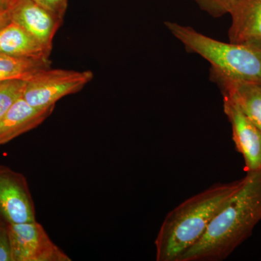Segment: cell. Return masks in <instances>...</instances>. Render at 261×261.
<instances>
[{"instance_id":"cell-1","label":"cell","mask_w":261,"mask_h":261,"mask_svg":"<svg viewBox=\"0 0 261 261\" xmlns=\"http://www.w3.org/2000/svg\"><path fill=\"white\" fill-rule=\"evenodd\" d=\"M261 221V168L247 173L243 186L178 261H221L251 236Z\"/></svg>"},{"instance_id":"cell-2","label":"cell","mask_w":261,"mask_h":261,"mask_svg":"<svg viewBox=\"0 0 261 261\" xmlns=\"http://www.w3.org/2000/svg\"><path fill=\"white\" fill-rule=\"evenodd\" d=\"M244 182L245 177L213 185L170 211L154 241L156 260L178 261L200 240L215 216L240 190Z\"/></svg>"},{"instance_id":"cell-3","label":"cell","mask_w":261,"mask_h":261,"mask_svg":"<svg viewBox=\"0 0 261 261\" xmlns=\"http://www.w3.org/2000/svg\"><path fill=\"white\" fill-rule=\"evenodd\" d=\"M165 25L187 51L202 57L212 69L233 80L261 84V46L221 42L176 22Z\"/></svg>"},{"instance_id":"cell-4","label":"cell","mask_w":261,"mask_h":261,"mask_svg":"<svg viewBox=\"0 0 261 261\" xmlns=\"http://www.w3.org/2000/svg\"><path fill=\"white\" fill-rule=\"evenodd\" d=\"M93 78L91 70L47 68L27 81L23 98L32 107L56 106V103L61 98L80 92Z\"/></svg>"},{"instance_id":"cell-5","label":"cell","mask_w":261,"mask_h":261,"mask_svg":"<svg viewBox=\"0 0 261 261\" xmlns=\"http://www.w3.org/2000/svg\"><path fill=\"white\" fill-rule=\"evenodd\" d=\"M13 261H70L71 259L53 241L37 222L10 224Z\"/></svg>"},{"instance_id":"cell-6","label":"cell","mask_w":261,"mask_h":261,"mask_svg":"<svg viewBox=\"0 0 261 261\" xmlns=\"http://www.w3.org/2000/svg\"><path fill=\"white\" fill-rule=\"evenodd\" d=\"M0 216L10 224L36 221L28 181L23 173L0 165Z\"/></svg>"},{"instance_id":"cell-7","label":"cell","mask_w":261,"mask_h":261,"mask_svg":"<svg viewBox=\"0 0 261 261\" xmlns=\"http://www.w3.org/2000/svg\"><path fill=\"white\" fill-rule=\"evenodd\" d=\"M224 97V111L231 123L237 150L243 155L247 173L261 168V130L229 98Z\"/></svg>"},{"instance_id":"cell-8","label":"cell","mask_w":261,"mask_h":261,"mask_svg":"<svg viewBox=\"0 0 261 261\" xmlns=\"http://www.w3.org/2000/svg\"><path fill=\"white\" fill-rule=\"evenodd\" d=\"M9 15L11 22L51 51L53 39L63 21L34 0H13Z\"/></svg>"},{"instance_id":"cell-9","label":"cell","mask_w":261,"mask_h":261,"mask_svg":"<svg viewBox=\"0 0 261 261\" xmlns=\"http://www.w3.org/2000/svg\"><path fill=\"white\" fill-rule=\"evenodd\" d=\"M210 79L261 130V84L233 80L212 68Z\"/></svg>"},{"instance_id":"cell-10","label":"cell","mask_w":261,"mask_h":261,"mask_svg":"<svg viewBox=\"0 0 261 261\" xmlns=\"http://www.w3.org/2000/svg\"><path fill=\"white\" fill-rule=\"evenodd\" d=\"M228 14L230 42L261 46V0H235Z\"/></svg>"},{"instance_id":"cell-11","label":"cell","mask_w":261,"mask_h":261,"mask_svg":"<svg viewBox=\"0 0 261 261\" xmlns=\"http://www.w3.org/2000/svg\"><path fill=\"white\" fill-rule=\"evenodd\" d=\"M56 106L32 107L23 97L0 118V146L37 128L50 116Z\"/></svg>"},{"instance_id":"cell-12","label":"cell","mask_w":261,"mask_h":261,"mask_svg":"<svg viewBox=\"0 0 261 261\" xmlns=\"http://www.w3.org/2000/svg\"><path fill=\"white\" fill-rule=\"evenodd\" d=\"M0 49L3 56L30 59H49L51 53L13 22L0 31Z\"/></svg>"},{"instance_id":"cell-13","label":"cell","mask_w":261,"mask_h":261,"mask_svg":"<svg viewBox=\"0 0 261 261\" xmlns=\"http://www.w3.org/2000/svg\"><path fill=\"white\" fill-rule=\"evenodd\" d=\"M49 59H30L0 56V82L5 81L28 80L41 70L50 68Z\"/></svg>"},{"instance_id":"cell-14","label":"cell","mask_w":261,"mask_h":261,"mask_svg":"<svg viewBox=\"0 0 261 261\" xmlns=\"http://www.w3.org/2000/svg\"><path fill=\"white\" fill-rule=\"evenodd\" d=\"M27 81L14 80L0 82V118L23 97Z\"/></svg>"},{"instance_id":"cell-15","label":"cell","mask_w":261,"mask_h":261,"mask_svg":"<svg viewBox=\"0 0 261 261\" xmlns=\"http://www.w3.org/2000/svg\"><path fill=\"white\" fill-rule=\"evenodd\" d=\"M199 8L214 18L228 14L235 0H194Z\"/></svg>"},{"instance_id":"cell-16","label":"cell","mask_w":261,"mask_h":261,"mask_svg":"<svg viewBox=\"0 0 261 261\" xmlns=\"http://www.w3.org/2000/svg\"><path fill=\"white\" fill-rule=\"evenodd\" d=\"M8 225L9 223L0 216V261H13Z\"/></svg>"},{"instance_id":"cell-17","label":"cell","mask_w":261,"mask_h":261,"mask_svg":"<svg viewBox=\"0 0 261 261\" xmlns=\"http://www.w3.org/2000/svg\"><path fill=\"white\" fill-rule=\"evenodd\" d=\"M38 5L48 10L63 21L68 0H34Z\"/></svg>"},{"instance_id":"cell-18","label":"cell","mask_w":261,"mask_h":261,"mask_svg":"<svg viewBox=\"0 0 261 261\" xmlns=\"http://www.w3.org/2000/svg\"><path fill=\"white\" fill-rule=\"evenodd\" d=\"M11 22L10 20L9 11L0 13V31L5 28Z\"/></svg>"},{"instance_id":"cell-19","label":"cell","mask_w":261,"mask_h":261,"mask_svg":"<svg viewBox=\"0 0 261 261\" xmlns=\"http://www.w3.org/2000/svg\"><path fill=\"white\" fill-rule=\"evenodd\" d=\"M13 0H0V13L9 11Z\"/></svg>"},{"instance_id":"cell-20","label":"cell","mask_w":261,"mask_h":261,"mask_svg":"<svg viewBox=\"0 0 261 261\" xmlns=\"http://www.w3.org/2000/svg\"><path fill=\"white\" fill-rule=\"evenodd\" d=\"M0 56H3V55L2 54L1 49H0Z\"/></svg>"}]
</instances>
